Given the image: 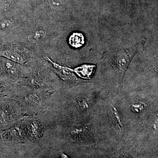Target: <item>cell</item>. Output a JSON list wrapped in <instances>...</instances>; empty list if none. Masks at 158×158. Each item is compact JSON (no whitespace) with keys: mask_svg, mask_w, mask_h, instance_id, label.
Segmentation results:
<instances>
[{"mask_svg":"<svg viewBox=\"0 0 158 158\" xmlns=\"http://www.w3.org/2000/svg\"><path fill=\"white\" fill-rule=\"evenodd\" d=\"M137 49L135 47L117 51L114 55L111 65L117 75L119 83L121 84L126 71L131 62Z\"/></svg>","mask_w":158,"mask_h":158,"instance_id":"1","label":"cell"},{"mask_svg":"<svg viewBox=\"0 0 158 158\" xmlns=\"http://www.w3.org/2000/svg\"><path fill=\"white\" fill-rule=\"evenodd\" d=\"M24 128L26 136L31 140L40 139L43 135L44 127L42 123L39 120L29 121Z\"/></svg>","mask_w":158,"mask_h":158,"instance_id":"2","label":"cell"},{"mask_svg":"<svg viewBox=\"0 0 158 158\" xmlns=\"http://www.w3.org/2000/svg\"><path fill=\"white\" fill-rule=\"evenodd\" d=\"M26 136L24 127L17 125L8 130L4 137L7 141H21Z\"/></svg>","mask_w":158,"mask_h":158,"instance_id":"3","label":"cell"},{"mask_svg":"<svg viewBox=\"0 0 158 158\" xmlns=\"http://www.w3.org/2000/svg\"><path fill=\"white\" fill-rule=\"evenodd\" d=\"M0 56L5 57L10 61L19 64H25L27 61L21 54L13 48H8L0 49Z\"/></svg>","mask_w":158,"mask_h":158,"instance_id":"4","label":"cell"},{"mask_svg":"<svg viewBox=\"0 0 158 158\" xmlns=\"http://www.w3.org/2000/svg\"><path fill=\"white\" fill-rule=\"evenodd\" d=\"M69 44L75 48L81 47L85 43V38L81 33H74L69 38Z\"/></svg>","mask_w":158,"mask_h":158,"instance_id":"5","label":"cell"},{"mask_svg":"<svg viewBox=\"0 0 158 158\" xmlns=\"http://www.w3.org/2000/svg\"><path fill=\"white\" fill-rule=\"evenodd\" d=\"M26 104L30 106H37L40 103V98L37 94L31 93L27 94L24 98Z\"/></svg>","mask_w":158,"mask_h":158,"instance_id":"6","label":"cell"},{"mask_svg":"<svg viewBox=\"0 0 158 158\" xmlns=\"http://www.w3.org/2000/svg\"><path fill=\"white\" fill-rule=\"evenodd\" d=\"M46 36L45 31L40 30L35 31L29 35L28 40L30 42L32 43H37L42 41Z\"/></svg>","mask_w":158,"mask_h":158,"instance_id":"7","label":"cell"},{"mask_svg":"<svg viewBox=\"0 0 158 158\" xmlns=\"http://www.w3.org/2000/svg\"><path fill=\"white\" fill-rule=\"evenodd\" d=\"M3 120L5 123L10 122L15 118V111L11 106L7 107L2 113Z\"/></svg>","mask_w":158,"mask_h":158,"instance_id":"8","label":"cell"},{"mask_svg":"<svg viewBox=\"0 0 158 158\" xmlns=\"http://www.w3.org/2000/svg\"><path fill=\"white\" fill-rule=\"evenodd\" d=\"M13 26L11 19H3L0 21V31L6 32L10 30Z\"/></svg>","mask_w":158,"mask_h":158,"instance_id":"9","label":"cell"},{"mask_svg":"<svg viewBox=\"0 0 158 158\" xmlns=\"http://www.w3.org/2000/svg\"><path fill=\"white\" fill-rule=\"evenodd\" d=\"M51 9L54 10H59L62 9L63 6L62 0H48Z\"/></svg>","mask_w":158,"mask_h":158,"instance_id":"10","label":"cell"},{"mask_svg":"<svg viewBox=\"0 0 158 158\" xmlns=\"http://www.w3.org/2000/svg\"><path fill=\"white\" fill-rule=\"evenodd\" d=\"M6 68L8 73L15 75L17 73V67L13 62H8L6 63Z\"/></svg>","mask_w":158,"mask_h":158,"instance_id":"11","label":"cell"},{"mask_svg":"<svg viewBox=\"0 0 158 158\" xmlns=\"http://www.w3.org/2000/svg\"><path fill=\"white\" fill-rule=\"evenodd\" d=\"M15 0H6V3H5V6L6 8L9 7L11 3L13 2Z\"/></svg>","mask_w":158,"mask_h":158,"instance_id":"12","label":"cell"}]
</instances>
